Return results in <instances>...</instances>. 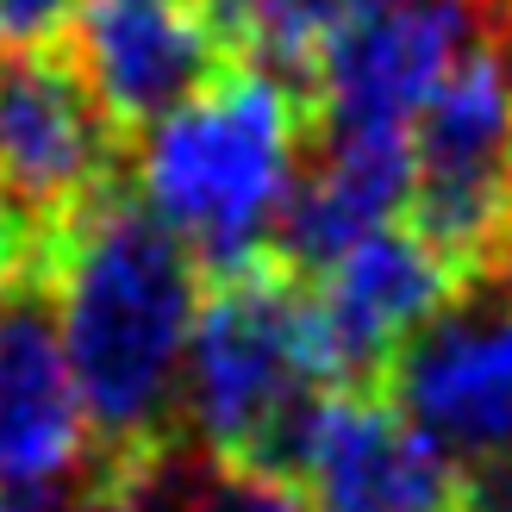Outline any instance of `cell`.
Returning <instances> with one entry per match:
<instances>
[{
	"instance_id": "obj_16",
	"label": "cell",
	"mask_w": 512,
	"mask_h": 512,
	"mask_svg": "<svg viewBox=\"0 0 512 512\" xmlns=\"http://www.w3.org/2000/svg\"><path fill=\"white\" fill-rule=\"evenodd\" d=\"M44 238H50L44 219H32L25 207H13V200H0V300L44 263Z\"/></svg>"
},
{
	"instance_id": "obj_6",
	"label": "cell",
	"mask_w": 512,
	"mask_h": 512,
	"mask_svg": "<svg viewBox=\"0 0 512 512\" xmlns=\"http://www.w3.org/2000/svg\"><path fill=\"white\" fill-rule=\"evenodd\" d=\"M394 406L456 475L512 469V269L500 288H463L388 369Z\"/></svg>"
},
{
	"instance_id": "obj_5",
	"label": "cell",
	"mask_w": 512,
	"mask_h": 512,
	"mask_svg": "<svg viewBox=\"0 0 512 512\" xmlns=\"http://www.w3.org/2000/svg\"><path fill=\"white\" fill-rule=\"evenodd\" d=\"M413 225L463 269H500L512 250L506 144H512V57L481 44L456 63L413 119Z\"/></svg>"
},
{
	"instance_id": "obj_9",
	"label": "cell",
	"mask_w": 512,
	"mask_h": 512,
	"mask_svg": "<svg viewBox=\"0 0 512 512\" xmlns=\"http://www.w3.org/2000/svg\"><path fill=\"white\" fill-rule=\"evenodd\" d=\"M281 475L313 512H456V469L369 388H325L294 425Z\"/></svg>"
},
{
	"instance_id": "obj_17",
	"label": "cell",
	"mask_w": 512,
	"mask_h": 512,
	"mask_svg": "<svg viewBox=\"0 0 512 512\" xmlns=\"http://www.w3.org/2000/svg\"><path fill=\"white\" fill-rule=\"evenodd\" d=\"M0 512H63V506H50L38 494H13V488H0ZM75 512H132L125 500H82Z\"/></svg>"
},
{
	"instance_id": "obj_19",
	"label": "cell",
	"mask_w": 512,
	"mask_h": 512,
	"mask_svg": "<svg viewBox=\"0 0 512 512\" xmlns=\"http://www.w3.org/2000/svg\"><path fill=\"white\" fill-rule=\"evenodd\" d=\"M506 200H512V144H506Z\"/></svg>"
},
{
	"instance_id": "obj_2",
	"label": "cell",
	"mask_w": 512,
	"mask_h": 512,
	"mask_svg": "<svg viewBox=\"0 0 512 512\" xmlns=\"http://www.w3.org/2000/svg\"><path fill=\"white\" fill-rule=\"evenodd\" d=\"M300 157L306 94L263 63H232L144 132L132 194L188 244L200 275H232L269 256Z\"/></svg>"
},
{
	"instance_id": "obj_14",
	"label": "cell",
	"mask_w": 512,
	"mask_h": 512,
	"mask_svg": "<svg viewBox=\"0 0 512 512\" xmlns=\"http://www.w3.org/2000/svg\"><path fill=\"white\" fill-rule=\"evenodd\" d=\"M163 512H313L306 494L275 469H238V463H213L207 475H194Z\"/></svg>"
},
{
	"instance_id": "obj_1",
	"label": "cell",
	"mask_w": 512,
	"mask_h": 512,
	"mask_svg": "<svg viewBox=\"0 0 512 512\" xmlns=\"http://www.w3.org/2000/svg\"><path fill=\"white\" fill-rule=\"evenodd\" d=\"M44 281L100 450L88 500H132L163 469V444L182 425L188 331L207 275L188 244L113 175L63 219H50Z\"/></svg>"
},
{
	"instance_id": "obj_3",
	"label": "cell",
	"mask_w": 512,
	"mask_h": 512,
	"mask_svg": "<svg viewBox=\"0 0 512 512\" xmlns=\"http://www.w3.org/2000/svg\"><path fill=\"white\" fill-rule=\"evenodd\" d=\"M325 388L313 294L294 269L263 256L250 269L207 275L182 369V425L207 463L281 475L300 413Z\"/></svg>"
},
{
	"instance_id": "obj_8",
	"label": "cell",
	"mask_w": 512,
	"mask_h": 512,
	"mask_svg": "<svg viewBox=\"0 0 512 512\" xmlns=\"http://www.w3.org/2000/svg\"><path fill=\"white\" fill-rule=\"evenodd\" d=\"M63 38L119 138H144L238 63L200 0H82Z\"/></svg>"
},
{
	"instance_id": "obj_10",
	"label": "cell",
	"mask_w": 512,
	"mask_h": 512,
	"mask_svg": "<svg viewBox=\"0 0 512 512\" xmlns=\"http://www.w3.org/2000/svg\"><path fill=\"white\" fill-rule=\"evenodd\" d=\"M100 450L75 394L44 263L0 300V488L57 500L69 488L94 494ZM82 494V500H88Z\"/></svg>"
},
{
	"instance_id": "obj_11",
	"label": "cell",
	"mask_w": 512,
	"mask_h": 512,
	"mask_svg": "<svg viewBox=\"0 0 512 512\" xmlns=\"http://www.w3.org/2000/svg\"><path fill=\"white\" fill-rule=\"evenodd\" d=\"M119 144L69 50H0V200L44 225L63 219L113 182Z\"/></svg>"
},
{
	"instance_id": "obj_4",
	"label": "cell",
	"mask_w": 512,
	"mask_h": 512,
	"mask_svg": "<svg viewBox=\"0 0 512 512\" xmlns=\"http://www.w3.org/2000/svg\"><path fill=\"white\" fill-rule=\"evenodd\" d=\"M481 44H500L494 0H356L306 69V138H406Z\"/></svg>"
},
{
	"instance_id": "obj_20",
	"label": "cell",
	"mask_w": 512,
	"mask_h": 512,
	"mask_svg": "<svg viewBox=\"0 0 512 512\" xmlns=\"http://www.w3.org/2000/svg\"><path fill=\"white\" fill-rule=\"evenodd\" d=\"M506 269H512V250H506Z\"/></svg>"
},
{
	"instance_id": "obj_18",
	"label": "cell",
	"mask_w": 512,
	"mask_h": 512,
	"mask_svg": "<svg viewBox=\"0 0 512 512\" xmlns=\"http://www.w3.org/2000/svg\"><path fill=\"white\" fill-rule=\"evenodd\" d=\"M494 32H500V50L512 57V0H494Z\"/></svg>"
},
{
	"instance_id": "obj_13",
	"label": "cell",
	"mask_w": 512,
	"mask_h": 512,
	"mask_svg": "<svg viewBox=\"0 0 512 512\" xmlns=\"http://www.w3.org/2000/svg\"><path fill=\"white\" fill-rule=\"evenodd\" d=\"M238 50V63H263L306 94V69H313L325 32L338 25L356 0H200Z\"/></svg>"
},
{
	"instance_id": "obj_15",
	"label": "cell",
	"mask_w": 512,
	"mask_h": 512,
	"mask_svg": "<svg viewBox=\"0 0 512 512\" xmlns=\"http://www.w3.org/2000/svg\"><path fill=\"white\" fill-rule=\"evenodd\" d=\"M82 0H0V50H50Z\"/></svg>"
},
{
	"instance_id": "obj_7",
	"label": "cell",
	"mask_w": 512,
	"mask_h": 512,
	"mask_svg": "<svg viewBox=\"0 0 512 512\" xmlns=\"http://www.w3.org/2000/svg\"><path fill=\"white\" fill-rule=\"evenodd\" d=\"M475 269L438 250L413 219H394L350 244L338 263H325L313 294V325L325 350L331 388H369L394 369V356L419 338L431 319H444Z\"/></svg>"
},
{
	"instance_id": "obj_12",
	"label": "cell",
	"mask_w": 512,
	"mask_h": 512,
	"mask_svg": "<svg viewBox=\"0 0 512 512\" xmlns=\"http://www.w3.org/2000/svg\"><path fill=\"white\" fill-rule=\"evenodd\" d=\"M269 256L300 281L413 207V138H306Z\"/></svg>"
}]
</instances>
